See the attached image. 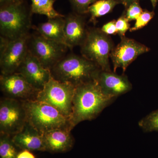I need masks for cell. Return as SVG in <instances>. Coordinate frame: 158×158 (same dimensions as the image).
<instances>
[{
    "instance_id": "obj_1",
    "label": "cell",
    "mask_w": 158,
    "mask_h": 158,
    "mask_svg": "<svg viewBox=\"0 0 158 158\" xmlns=\"http://www.w3.org/2000/svg\"><path fill=\"white\" fill-rule=\"evenodd\" d=\"M116 99L105 95L95 79L77 86L69 118L71 129L81 122L95 119Z\"/></svg>"
},
{
    "instance_id": "obj_2",
    "label": "cell",
    "mask_w": 158,
    "mask_h": 158,
    "mask_svg": "<svg viewBox=\"0 0 158 158\" xmlns=\"http://www.w3.org/2000/svg\"><path fill=\"white\" fill-rule=\"evenodd\" d=\"M32 14L24 0L0 5V36L11 41L30 34Z\"/></svg>"
},
{
    "instance_id": "obj_3",
    "label": "cell",
    "mask_w": 158,
    "mask_h": 158,
    "mask_svg": "<svg viewBox=\"0 0 158 158\" xmlns=\"http://www.w3.org/2000/svg\"><path fill=\"white\" fill-rule=\"evenodd\" d=\"M100 68L83 56H65L50 70L52 77L75 87L95 79Z\"/></svg>"
},
{
    "instance_id": "obj_4",
    "label": "cell",
    "mask_w": 158,
    "mask_h": 158,
    "mask_svg": "<svg viewBox=\"0 0 158 158\" xmlns=\"http://www.w3.org/2000/svg\"><path fill=\"white\" fill-rule=\"evenodd\" d=\"M23 102L29 124L41 133L58 128H69V119L56 108L43 102L34 100Z\"/></svg>"
},
{
    "instance_id": "obj_5",
    "label": "cell",
    "mask_w": 158,
    "mask_h": 158,
    "mask_svg": "<svg viewBox=\"0 0 158 158\" xmlns=\"http://www.w3.org/2000/svg\"><path fill=\"white\" fill-rule=\"evenodd\" d=\"M81 47L82 56L97 64L102 70L111 71L110 54L114 48L111 37L97 28L88 29Z\"/></svg>"
},
{
    "instance_id": "obj_6",
    "label": "cell",
    "mask_w": 158,
    "mask_h": 158,
    "mask_svg": "<svg viewBox=\"0 0 158 158\" xmlns=\"http://www.w3.org/2000/svg\"><path fill=\"white\" fill-rule=\"evenodd\" d=\"M75 89L73 85L59 81L51 77L40 90L36 100L48 104L69 119L72 111Z\"/></svg>"
},
{
    "instance_id": "obj_7",
    "label": "cell",
    "mask_w": 158,
    "mask_h": 158,
    "mask_svg": "<svg viewBox=\"0 0 158 158\" xmlns=\"http://www.w3.org/2000/svg\"><path fill=\"white\" fill-rule=\"evenodd\" d=\"M28 46L31 54L49 69L65 56L69 48L65 44L47 39L38 33L30 35Z\"/></svg>"
},
{
    "instance_id": "obj_8",
    "label": "cell",
    "mask_w": 158,
    "mask_h": 158,
    "mask_svg": "<svg viewBox=\"0 0 158 158\" xmlns=\"http://www.w3.org/2000/svg\"><path fill=\"white\" fill-rule=\"evenodd\" d=\"M23 102L5 97L0 102V134L12 137L19 132L27 123Z\"/></svg>"
},
{
    "instance_id": "obj_9",
    "label": "cell",
    "mask_w": 158,
    "mask_h": 158,
    "mask_svg": "<svg viewBox=\"0 0 158 158\" xmlns=\"http://www.w3.org/2000/svg\"><path fill=\"white\" fill-rule=\"evenodd\" d=\"M0 87L5 97L21 101L36 100L40 91L17 73L1 74Z\"/></svg>"
},
{
    "instance_id": "obj_10",
    "label": "cell",
    "mask_w": 158,
    "mask_h": 158,
    "mask_svg": "<svg viewBox=\"0 0 158 158\" xmlns=\"http://www.w3.org/2000/svg\"><path fill=\"white\" fill-rule=\"evenodd\" d=\"M150 49L146 45L128 37H121V41L114 47L110 54L113 65V71L121 68L123 72L129 65L140 55L149 52Z\"/></svg>"
},
{
    "instance_id": "obj_11",
    "label": "cell",
    "mask_w": 158,
    "mask_h": 158,
    "mask_svg": "<svg viewBox=\"0 0 158 158\" xmlns=\"http://www.w3.org/2000/svg\"><path fill=\"white\" fill-rule=\"evenodd\" d=\"M30 35L9 41L5 49L0 53L1 74H10L17 72L28 52Z\"/></svg>"
},
{
    "instance_id": "obj_12",
    "label": "cell",
    "mask_w": 158,
    "mask_h": 158,
    "mask_svg": "<svg viewBox=\"0 0 158 158\" xmlns=\"http://www.w3.org/2000/svg\"><path fill=\"white\" fill-rule=\"evenodd\" d=\"M105 95L117 98L129 92L132 85L126 75H118L115 72L100 69L95 78Z\"/></svg>"
},
{
    "instance_id": "obj_13",
    "label": "cell",
    "mask_w": 158,
    "mask_h": 158,
    "mask_svg": "<svg viewBox=\"0 0 158 158\" xmlns=\"http://www.w3.org/2000/svg\"><path fill=\"white\" fill-rule=\"evenodd\" d=\"M16 73L21 75L34 88L39 90L52 77L50 69L44 67L29 51Z\"/></svg>"
},
{
    "instance_id": "obj_14",
    "label": "cell",
    "mask_w": 158,
    "mask_h": 158,
    "mask_svg": "<svg viewBox=\"0 0 158 158\" xmlns=\"http://www.w3.org/2000/svg\"><path fill=\"white\" fill-rule=\"evenodd\" d=\"M64 32L65 44L69 48L81 46L87 36V28L83 15L73 12L64 17Z\"/></svg>"
},
{
    "instance_id": "obj_15",
    "label": "cell",
    "mask_w": 158,
    "mask_h": 158,
    "mask_svg": "<svg viewBox=\"0 0 158 158\" xmlns=\"http://www.w3.org/2000/svg\"><path fill=\"white\" fill-rule=\"evenodd\" d=\"M12 139L15 145L21 149L46 151L42 134L28 122L21 131L12 136Z\"/></svg>"
},
{
    "instance_id": "obj_16",
    "label": "cell",
    "mask_w": 158,
    "mask_h": 158,
    "mask_svg": "<svg viewBox=\"0 0 158 158\" xmlns=\"http://www.w3.org/2000/svg\"><path fill=\"white\" fill-rule=\"evenodd\" d=\"M71 131L69 128H58L43 134L46 151L63 152L71 149L74 140Z\"/></svg>"
},
{
    "instance_id": "obj_17",
    "label": "cell",
    "mask_w": 158,
    "mask_h": 158,
    "mask_svg": "<svg viewBox=\"0 0 158 158\" xmlns=\"http://www.w3.org/2000/svg\"><path fill=\"white\" fill-rule=\"evenodd\" d=\"M64 17L48 19L47 22L40 24L35 29L38 34L47 39L66 45L64 32Z\"/></svg>"
},
{
    "instance_id": "obj_18",
    "label": "cell",
    "mask_w": 158,
    "mask_h": 158,
    "mask_svg": "<svg viewBox=\"0 0 158 158\" xmlns=\"http://www.w3.org/2000/svg\"><path fill=\"white\" fill-rule=\"evenodd\" d=\"M120 4H122L120 0H98L88 8V13L90 15V21L94 22L97 18L109 14Z\"/></svg>"
},
{
    "instance_id": "obj_19",
    "label": "cell",
    "mask_w": 158,
    "mask_h": 158,
    "mask_svg": "<svg viewBox=\"0 0 158 158\" xmlns=\"http://www.w3.org/2000/svg\"><path fill=\"white\" fill-rule=\"evenodd\" d=\"M31 9L33 14L42 15L48 19L62 17L65 15L60 14L54 9V5L57 0H31Z\"/></svg>"
},
{
    "instance_id": "obj_20",
    "label": "cell",
    "mask_w": 158,
    "mask_h": 158,
    "mask_svg": "<svg viewBox=\"0 0 158 158\" xmlns=\"http://www.w3.org/2000/svg\"><path fill=\"white\" fill-rule=\"evenodd\" d=\"M17 148L13 142L11 136L0 134L1 158H16L19 153Z\"/></svg>"
},
{
    "instance_id": "obj_21",
    "label": "cell",
    "mask_w": 158,
    "mask_h": 158,
    "mask_svg": "<svg viewBox=\"0 0 158 158\" xmlns=\"http://www.w3.org/2000/svg\"><path fill=\"white\" fill-rule=\"evenodd\" d=\"M138 125L144 132H158V109L141 119L138 122Z\"/></svg>"
},
{
    "instance_id": "obj_22",
    "label": "cell",
    "mask_w": 158,
    "mask_h": 158,
    "mask_svg": "<svg viewBox=\"0 0 158 158\" xmlns=\"http://www.w3.org/2000/svg\"><path fill=\"white\" fill-rule=\"evenodd\" d=\"M154 16L155 12L153 11H149L147 9L143 10L141 15L136 20L134 26L130 28V31L133 32L142 28L147 25Z\"/></svg>"
},
{
    "instance_id": "obj_23",
    "label": "cell",
    "mask_w": 158,
    "mask_h": 158,
    "mask_svg": "<svg viewBox=\"0 0 158 158\" xmlns=\"http://www.w3.org/2000/svg\"><path fill=\"white\" fill-rule=\"evenodd\" d=\"M98 0H69L74 12L79 14H87L89 7Z\"/></svg>"
},
{
    "instance_id": "obj_24",
    "label": "cell",
    "mask_w": 158,
    "mask_h": 158,
    "mask_svg": "<svg viewBox=\"0 0 158 158\" xmlns=\"http://www.w3.org/2000/svg\"><path fill=\"white\" fill-rule=\"evenodd\" d=\"M126 9L123 14L129 21L137 19L143 11L139 2L132 3Z\"/></svg>"
},
{
    "instance_id": "obj_25",
    "label": "cell",
    "mask_w": 158,
    "mask_h": 158,
    "mask_svg": "<svg viewBox=\"0 0 158 158\" xmlns=\"http://www.w3.org/2000/svg\"><path fill=\"white\" fill-rule=\"evenodd\" d=\"M129 21L125 16L124 14L122 15L116 22L117 34L120 37H124L125 34L128 30L130 29V25Z\"/></svg>"
},
{
    "instance_id": "obj_26",
    "label": "cell",
    "mask_w": 158,
    "mask_h": 158,
    "mask_svg": "<svg viewBox=\"0 0 158 158\" xmlns=\"http://www.w3.org/2000/svg\"><path fill=\"white\" fill-rule=\"evenodd\" d=\"M116 20H113L105 24L102 26L101 30L108 35H115L117 34L116 25Z\"/></svg>"
},
{
    "instance_id": "obj_27",
    "label": "cell",
    "mask_w": 158,
    "mask_h": 158,
    "mask_svg": "<svg viewBox=\"0 0 158 158\" xmlns=\"http://www.w3.org/2000/svg\"><path fill=\"white\" fill-rule=\"evenodd\" d=\"M16 158H35V156L30 151L27 150H22L18 154Z\"/></svg>"
},
{
    "instance_id": "obj_28",
    "label": "cell",
    "mask_w": 158,
    "mask_h": 158,
    "mask_svg": "<svg viewBox=\"0 0 158 158\" xmlns=\"http://www.w3.org/2000/svg\"><path fill=\"white\" fill-rule=\"evenodd\" d=\"M123 5H124L125 8H127L132 3L135 2H139L140 0H120Z\"/></svg>"
},
{
    "instance_id": "obj_29",
    "label": "cell",
    "mask_w": 158,
    "mask_h": 158,
    "mask_svg": "<svg viewBox=\"0 0 158 158\" xmlns=\"http://www.w3.org/2000/svg\"><path fill=\"white\" fill-rule=\"evenodd\" d=\"M18 0H0V5H4L7 3L12 2Z\"/></svg>"
},
{
    "instance_id": "obj_30",
    "label": "cell",
    "mask_w": 158,
    "mask_h": 158,
    "mask_svg": "<svg viewBox=\"0 0 158 158\" xmlns=\"http://www.w3.org/2000/svg\"><path fill=\"white\" fill-rule=\"evenodd\" d=\"M150 1L152 3L153 8L155 9L156 8V6L157 4L158 0H150Z\"/></svg>"
}]
</instances>
